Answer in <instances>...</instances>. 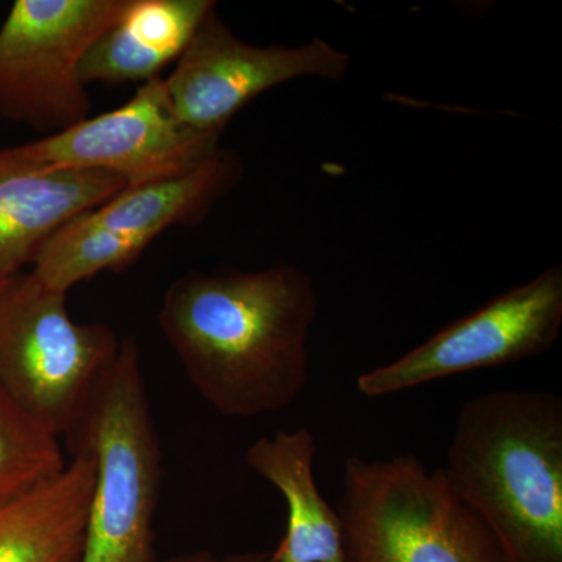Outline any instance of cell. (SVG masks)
<instances>
[{"instance_id":"cell-2","label":"cell","mask_w":562,"mask_h":562,"mask_svg":"<svg viewBox=\"0 0 562 562\" xmlns=\"http://www.w3.org/2000/svg\"><path fill=\"white\" fill-rule=\"evenodd\" d=\"M506 562H562V398L492 391L461 406L442 468Z\"/></svg>"},{"instance_id":"cell-3","label":"cell","mask_w":562,"mask_h":562,"mask_svg":"<svg viewBox=\"0 0 562 562\" xmlns=\"http://www.w3.org/2000/svg\"><path fill=\"white\" fill-rule=\"evenodd\" d=\"M72 457L94 465L80 562H160L155 517L162 452L138 344L120 350L72 427L63 436Z\"/></svg>"},{"instance_id":"cell-11","label":"cell","mask_w":562,"mask_h":562,"mask_svg":"<svg viewBox=\"0 0 562 562\" xmlns=\"http://www.w3.org/2000/svg\"><path fill=\"white\" fill-rule=\"evenodd\" d=\"M127 187L109 172L43 171L16 146L0 147V277L32 266L69 222Z\"/></svg>"},{"instance_id":"cell-5","label":"cell","mask_w":562,"mask_h":562,"mask_svg":"<svg viewBox=\"0 0 562 562\" xmlns=\"http://www.w3.org/2000/svg\"><path fill=\"white\" fill-rule=\"evenodd\" d=\"M120 336L70 316L68 292L20 272L0 290V390L58 438L116 358Z\"/></svg>"},{"instance_id":"cell-16","label":"cell","mask_w":562,"mask_h":562,"mask_svg":"<svg viewBox=\"0 0 562 562\" xmlns=\"http://www.w3.org/2000/svg\"><path fill=\"white\" fill-rule=\"evenodd\" d=\"M162 562H272L271 552H244L217 557L206 550L201 552L177 554Z\"/></svg>"},{"instance_id":"cell-6","label":"cell","mask_w":562,"mask_h":562,"mask_svg":"<svg viewBox=\"0 0 562 562\" xmlns=\"http://www.w3.org/2000/svg\"><path fill=\"white\" fill-rule=\"evenodd\" d=\"M128 0H14L0 24V116L44 136L91 116L80 65Z\"/></svg>"},{"instance_id":"cell-13","label":"cell","mask_w":562,"mask_h":562,"mask_svg":"<svg viewBox=\"0 0 562 562\" xmlns=\"http://www.w3.org/2000/svg\"><path fill=\"white\" fill-rule=\"evenodd\" d=\"M214 0H128L120 20L92 43L80 65L90 85H144L179 61Z\"/></svg>"},{"instance_id":"cell-7","label":"cell","mask_w":562,"mask_h":562,"mask_svg":"<svg viewBox=\"0 0 562 562\" xmlns=\"http://www.w3.org/2000/svg\"><path fill=\"white\" fill-rule=\"evenodd\" d=\"M561 328L562 266L554 265L397 360L361 373L357 390L364 397H386L447 376L530 360L552 349Z\"/></svg>"},{"instance_id":"cell-1","label":"cell","mask_w":562,"mask_h":562,"mask_svg":"<svg viewBox=\"0 0 562 562\" xmlns=\"http://www.w3.org/2000/svg\"><path fill=\"white\" fill-rule=\"evenodd\" d=\"M317 312L312 277L279 262L183 273L162 295L158 325L203 401L250 419L283 412L308 386Z\"/></svg>"},{"instance_id":"cell-12","label":"cell","mask_w":562,"mask_h":562,"mask_svg":"<svg viewBox=\"0 0 562 562\" xmlns=\"http://www.w3.org/2000/svg\"><path fill=\"white\" fill-rule=\"evenodd\" d=\"M317 449L308 427L262 436L247 449V465L286 502V531L271 552L272 562H347L338 509L314 479Z\"/></svg>"},{"instance_id":"cell-8","label":"cell","mask_w":562,"mask_h":562,"mask_svg":"<svg viewBox=\"0 0 562 562\" xmlns=\"http://www.w3.org/2000/svg\"><path fill=\"white\" fill-rule=\"evenodd\" d=\"M349 69L350 55L327 40L257 46L238 38L214 9L162 83L184 127L222 135L228 122L266 91L312 77L341 81Z\"/></svg>"},{"instance_id":"cell-10","label":"cell","mask_w":562,"mask_h":562,"mask_svg":"<svg viewBox=\"0 0 562 562\" xmlns=\"http://www.w3.org/2000/svg\"><path fill=\"white\" fill-rule=\"evenodd\" d=\"M243 172L241 158L221 147L190 171L124 188L76 221L121 271L169 228L205 220Z\"/></svg>"},{"instance_id":"cell-15","label":"cell","mask_w":562,"mask_h":562,"mask_svg":"<svg viewBox=\"0 0 562 562\" xmlns=\"http://www.w3.org/2000/svg\"><path fill=\"white\" fill-rule=\"evenodd\" d=\"M66 464L61 439L0 390V502L50 482Z\"/></svg>"},{"instance_id":"cell-4","label":"cell","mask_w":562,"mask_h":562,"mask_svg":"<svg viewBox=\"0 0 562 562\" xmlns=\"http://www.w3.org/2000/svg\"><path fill=\"white\" fill-rule=\"evenodd\" d=\"M336 509L347 562H506L442 469L416 454L347 458Z\"/></svg>"},{"instance_id":"cell-17","label":"cell","mask_w":562,"mask_h":562,"mask_svg":"<svg viewBox=\"0 0 562 562\" xmlns=\"http://www.w3.org/2000/svg\"><path fill=\"white\" fill-rule=\"evenodd\" d=\"M11 277H0V290L5 286L7 281H9Z\"/></svg>"},{"instance_id":"cell-9","label":"cell","mask_w":562,"mask_h":562,"mask_svg":"<svg viewBox=\"0 0 562 562\" xmlns=\"http://www.w3.org/2000/svg\"><path fill=\"white\" fill-rule=\"evenodd\" d=\"M16 147L43 171L109 172L136 187L201 165L221 149V135L184 127L158 77L117 109Z\"/></svg>"},{"instance_id":"cell-14","label":"cell","mask_w":562,"mask_h":562,"mask_svg":"<svg viewBox=\"0 0 562 562\" xmlns=\"http://www.w3.org/2000/svg\"><path fill=\"white\" fill-rule=\"evenodd\" d=\"M94 465L72 457L50 482L0 502V562H80Z\"/></svg>"}]
</instances>
